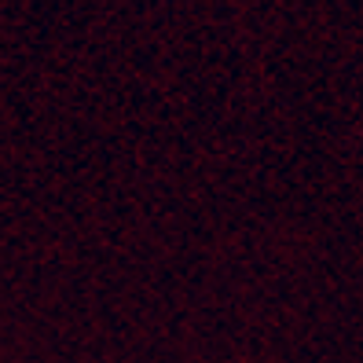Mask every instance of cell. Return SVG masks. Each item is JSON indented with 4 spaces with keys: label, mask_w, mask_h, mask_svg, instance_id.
I'll return each instance as SVG.
<instances>
[]
</instances>
